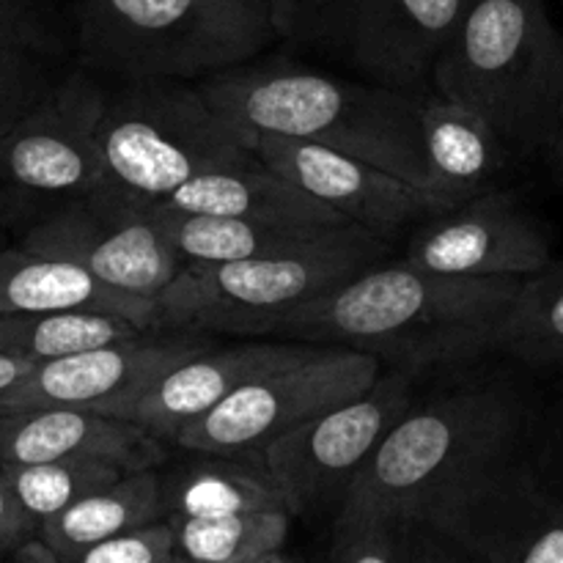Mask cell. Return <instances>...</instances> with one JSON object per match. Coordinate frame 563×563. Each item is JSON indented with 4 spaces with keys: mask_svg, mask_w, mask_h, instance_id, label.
Segmentation results:
<instances>
[{
    "mask_svg": "<svg viewBox=\"0 0 563 563\" xmlns=\"http://www.w3.org/2000/svg\"><path fill=\"white\" fill-rule=\"evenodd\" d=\"M539 412L517 377L484 374L416 396L352 482L335 517L429 520L445 500L526 454Z\"/></svg>",
    "mask_w": 563,
    "mask_h": 563,
    "instance_id": "1",
    "label": "cell"
},
{
    "mask_svg": "<svg viewBox=\"0 0 563 563\" xmlns=\"http://www.w3.org/2000/svg\"><path fill=\"white\" fill-rule=\"evenodd\" d=\"M520 284L432 273L405 258L377 262L291 311L267 335L366 350L418 372L454 366L471 333L493 322Z\"/></svg>",
    "mask_w": 563,
    "mask_h": 563,
    "instance_id": "2",
    "label": "cell"
},
{
    "mask_svg": "<svg viewBox=\"0 0 563 563\" xmlns=\"http://www.w3.org/2000/svg\"><path fill=\"white\" fill-rule=\"evenodd\" d=\"M198 86L245 130L339 148L432 192L418 99L291 60H247Z\"/></svg>",
    "mask_w": 563,
    "mask_h": 563,
    "instance_id": "3",
    "label": "cell"
},
{
    "mask_svg": "<svg viewBox=\"0 0 563 563\" xmlns=\"http://www.w3.org/2000/svg\"><path fill=\"white\" fill-rule=\"evenodd\" d=\"M432 91L478 110L511 154L544 152L563 93V36L544 0H473Z\"/></svg>",
    "mask_w": 563,
    "mask_h": 563,
    "instance_id": "4",
    "label": "cell"
},
{
    "mask_svg": "<svg viewBox=\"0 0 563 563\" xmlns=\"http://www.w3.org/2000/svg\"><path fill=\"white\" fill-rule=\"evenodd\" d=\"M280 0H77L91 66L121 82H203L280 38Z\"/></svg>",
    "mask_w": 563,
    "mask_h": 563,
    "instance_id": "5",
    "label": "cell"
},
{
    "mask_svg": "<svg viewBox=\"0 0 563 563\" xmlns=\"http://www.w3.org/2000/svg\"><path fill=\"white\" fill-rule=\"evenodd\" d=\"M253 135L218 113L198 82H124L99 130L102 185L93 196L148 212L203 170L253 157Z\"/></svg>",
    "mask_w": 563,
    "mask_h": 563,
    "instance_id": "6",
    "label": "cell"
},
{
    "mask_svg": "<svg viewBox=\"0 0 563 563\" xmlns=\"http://www.w3.org/2000/svg\"><path fill=\"white\" fill-rule=\"evenodd\" d=\"M385 240L363 225H335L317 242L229 264H185L157 297L163 330L269 333L322 291L383 262Z\"/></svg>",
    "mask_w": 563,
    "mask_h": 563,
    "instance_id": "7",
    "label": "cell"
},
{
    "mask_svg": "<svg viewBox=\"0 0 563 563\" xmlns=\"http://www.w3.org/2000/svg\"><path fill=\"white\" fill-rule=\"evenodd\" d=\"M473 0H280V33L330 49L363 80L412 99L432 93L434 64Z\"/></svg>",
    "mask_w": 563,
    "mask_h": 563,
    "instance_id": "8",
    "label": "cell"
},
{
    "mask_svg": "<svg viewBox=\"0 0 563 563\" xmlns=\"http://www.w3.org/2000/svg\"><path fill=\"white\" fill-rule=\"evenodd\" d=\"M383 357L352 346H317L311 355L242 385L223 405L174 440L192 454L262 462L264 449L322 412L366 394L383 374Z\"/></svg>",
    "mask_w": 563,
    "mask_h": 563,
    "instance_id": "9",
    "label": "cell"
},
{
    "mask_svg": "<svg viewBox=\"0 0 563 563\" xmlns=\"http://www.w3.org/2000/svg\"><path fill=\"white\" fill-rule=\"evenodd\" d=\"M418 368L396 366L357 399L311 418L264 449L262 465L286 495L295 517H313L333 509L350 495L385 434L416 399Z\"/></svg>",
    "mask_w": 563,
    "mask_h": 563,
    "instance_id": "10",
    "label": "cell"
},
{
    "mask_svg": "<svg viewBox=\"0 0 563 563\" xmlns=\"http://www.w3.org/2000/svg\"><path fill=\"white\" fill-rule=\"evenodd\" d=\"M423 522L471 563H563V487L528 454L484 473Z\"/></svg>",
    "mask_w": 563,
    "mask_h": 563,
    "instance_id": "11",
    "label": "cell"
},
{
    "mask_svg": "<svg viewBox=\"0 0 563 563\" xmlns=\"http://www.w3.org/2000/svg\"><path fill=\"white\" fill-rule=\"evenodd\" d=\"M108 102L93 77H66L0 135V179L64 203L93 196L102 185L99 130Z\"/></svg>",
    "mask_w": 563,
    "mask_h": 563,
    "instance_id": "12",
    "label": "cell"
},
{
    "mask_svg": "<svg viewBox=\"0 0 563 563\" xmlns=\"http://www.w3.org/2000/svg\"><path fill=\"white\" fill-rule=\"evenodd\" d=\"M22 247L69 258L104 284L152 300L185 267L152 214L104 196L64 203L27 231Z\"/></svg>",
    "mask_w": 563,
    "mask_h": 563,
    "instance_id": "13",
    "label": "cell"
},
{
    "mask_svg": "<svg viewBox=\"0 0 563 563\" xmlns=\"http://www.w3.org/2000/svg\"><path fill=\"white\" fill-rule=\"evenodd\" d=\"M405 262L467 278H528L553 262V236L511 190H493L412 229Z\"/></svg>",
    "mask_w": 563,
    "mask_h": 563,
    "instance_id": "14",
    "label": "cell"
},
{
    "mask_svg": "<svg viewBox=\"0 0 563 563\" xmlns=\"http://www.w3.org/2000/svg\"><path fill=\"white\" fill-rule=\"evenodd\" d=\"M209 346L214 341L203 330H143L113 344L38 361L14 388L0 394V412L36 407L104 412Z\"/></svg>",
    "mask_w": 563,
    "mask_h": 563,
    "instance_id": "15",
    "label": "cell"
},
{
    "mask_svg": "<svg viewBox=\"0 0 563 563\" xmlns=\"http://www.w3.org/2000/svg\"><path fill=\"white\" fill-rule=\"evenodd\" d=\"M253 154L341 218L383 240L443 212V203L432 192L322 143L256 132Z\"/></svg>",
    "mask_w": 563,
    "mask_h": 563,
    "instance_id": "16",
    "label": "cell"
},
{
    "mask_svg": "<svg viewBox=\"0 0 563 563\" xmlns=\"http://www.w3.org/2000/svg\"><path fill=\"white\" fill-rule=\"evenodd\" d=\"M319 344L302 341H242L229 346H209L181 366L170 368L152 385L121 399L104 416L126 418L148 429L165 443H174L185 427L223 405L242 385L262 374L311 355Z\"/></svg>",
    "mask_w": 563,
    "mask_h": 563,
    "instance_id": "17",
    "label": "cell"
},
{
    "mask_svg": "<svg viewBox=\"0 0 563 563\" xmlns=\"http://www.w3.org/2000/svg\"><path fill=\"white\" fill-rule=\"evenodd\" d=\"M53 460H108L126 471H148L168 460V445L126 418L88 407L0 412V465Z\"/></svg>",
    "mask_w": 563,
    "mask_h": 563,
    "instance_id": "18",
    "label": "cell"
},
{
    "mask_svg": "<svg viewBox=\"0 0 563 563\" xmlns=\"http://www.w3.org/2000/svg\"><path fill=\"white\" fill-rule=\"evenodd\" d=\"M0 311L113 313L143 330H163L157 300L115 289L69 258L44 256L22 245L0 251Z\"/></svg>",
    "mask_w": 563,
    "mask_h": 563,
    "instance_id": "19",
    "label": "cell"
},
{
    "mask_svg": "<svg viewBox=\"0 0 563 563\" xmlns=\"http://www.w3.org/2000/svg\"><path fill=\"white\" fill-rule=\"evenodd\" d=\"M421 132L429 185L443 209L498 187L511 148L478 110L432 91L421 99Z\"/></svg>",
    "mask_w": 563,
    "mask_h": 563,
    "instance_id": "20",
    "label": "cell"
},
{
    "mask_svg": "<svg viewBox=\"0 0 563 563\" xmlns=\"http://www.w3.org/2000/svg\"><path fill=\"white\" fill-rule=\"evenodd\" d=\"M165 209L201 214H225V218L262 220L275 225H346L350 220L341 218L322 201L308 196L286 176L275 174L273 168L253 157L242 163L223 165V168L203 170L201 176L187 181L165 203ZM357 225V223H355Z\"/></svg>",
    "mask_w": 563,
    "mask_h": 563,
    "instance_id": "21",
    "label": "cell"
},
{
    "mask_svg": "<svg viewBox=\"0 0 563 563\" xmlns=\"http://www.w3.org/2000/svg\"><path fill=\"white\" fill-rule=\"evenodd\" d=\"M159 473L165 520L229 517L247 511H289L286 495L262 462L240 456L192 454ZM295 517V515H291Z\"/></svg>",
    "mask_w": 563,
    "mask_h": 563,
    "instance_id": "22",
    "label": "cell"
},
{
    "mask_svg": "<svg viewBox=\"0 0 563 563\" xmlns=\"http://www.w3.org/2000/svg\"><path fill=\"white\" fill-rule=\"evenodd\" d=\"M504 355L528 368H563V258L522 278L509 306L467 341L465 361Z\"/></svg>",
    "mask_w": 563,
    "mask_h": 563,
    "instance_id": "23",
    "label": "cell"
},
{
    "mask_svg": "<svg viewBox=\"0 0 563 563\" xmlns=\"http://www.w3.org/2000/svg\"><path fill=\"white\" fill-rule=\"evenodd\" d=\"M165 520L157 467L130 471L110 487L77 500L38 526L36 539L58 559L71 561L97 544Z\"/></svg>",
    "mask_w": 563,
    "mask_h": 563,
    "instance_id": "24",
    "label": "cell"
},
{
    "mask_svg": "<svg viewBox=\"0 0 563 563\" xmlns=\"http://www.w3.org/2000/svg\"><path fill=\"white\" fill-rule=\"evenodd\" d=\"M163 234L185 264H229L269 253L295 251L322 240L335 225H275L262 220L225 218V214L179 212V209H148ZM350 225V223H346Z\"/></svg>",
    "mask_w": 563,
    "mask_h": 563,
    "instance_id": "25",
    "label": "cell"
},
{
    "mask_svg": "<svg viewBox=\"0 0 563 563\" xmlns=\"http://www.w3.org/2000/svg\"><path fill=\"white\" fill-rule=\"evenodd\" d=\"M179 563H247L284 550L291 511H247L229 517H170Z\"/></svg>",
    "mask_w": 563,
    "mask_h": 563,
    "instance_id": "26",
    "label": "cell"
},
{
    "mask_svg": "<svg viewBox=\"0 0 563 563\" xmlns=\"http://www.w3.org/2000/svg\"><path fill=\"white\" fill-rule=\"evenodd\" d=\"M143 333L135 322L113 313L55 311L3 313L0 311V352L27 361H53L71 352L93 350Z\"/></svg>",
    "mask_w": 563,
    "mask_h": 563,
    "instance_id": "27",
    "label": "cell"
},
{
    "mask_svg": "<svg viewBox=\"0 0 563 563\" xmlns=\"http://www.w3.org/2000/svg\"><path fill=\"white\" fill-rule=\"evenodd\" d=\"M0 467L9 476L20 504L38 526L130 473L108 460H53Z\"/></svg>",
    "mask_w": 563,
    "mask_h": 563,
    "instance_id": "28",
    "label": "cell"
},
{
    "mask_svg": "<svg viewBox=\"0 0 563 563\" xmlns=\"http://www.w3.org/2000/svg\"><path fill=\"white\" fill-rule=\"evenodd\" d=\"M9 563H179V559L174 550V533L163 520L97 544L71 561L58 559L47 544L31 539L11 553Z\"/></svg>",
    "mask_w": 563,
    "mask_h": 563,
    "instance_id": "29",
    "label": "cell"
},
{
    "mask_svg": "<svg viewBox=\"0 0 563 563\" xmlns=\"http://www.w3.org/2000/svg\"><path fill=\"white\" fill-rule=\"evenodd\" d=\"M328 563H401L399 520L335 517Z\"/></svg>",
    "mask_w": 563,
    "mask_h": 563,
    "instance_id": "30",
    "label": "cell"
},
{
    "mask_svg": "<svg viewBox=\"0 0 563 563\" xmlns=\"http://www.w3.org/2000/svg\"><path fill=\"white\" fill-rule=\"evenodd\" d=\"M25 47H0V135L9 132L44 97Z\"/></svg>",
    "mask_w": 563,
    "mask_h": 563,
    "instance_id": "31",
    "label": "cell"
},
{
    "mask_svg": "<svg viewBox=\"0 0 563 563\" xmlns=\"http://www.w3.org/2000/svg\"><path fill=\"white\" fill-rule=\"evenodd\" d=\"M401 563H471L440 528L423 520H399Z\"/></svg>",
    "mask_w": 563,
    "mask_h": 563,
    "instance_id": "32",
    "label": "cell"
},
{
    "mask_svg": "<svg viewBox=\"0 0 563 563\" xmlns=\"http://www.w3.org/2000/svg\"><path fill=\"white\" fill-rule=\"evenodd\" d=\"M38 522L25 511V506L16 498L9 476L0 467V555L14 553L22 544L36 539Z\"/></svg>",
    "mask_w": 563,
    "mask_h": 563,
    "instance_id": "33",
    "label": "cell"
},
{
    "mask_svg": "<svg viewBox=\"0 0 563 563\" xmlns=\"http://www.w3.org/2000/svg\"><path fill=\"white\" fill-rule=\"evenodd\" d=\"M38 42L36 22L20 0H0V47H33Z\"/></svg>",
    "mask_w": 563,
    "mask_h": 563,
    "instance_id": "34",
    "label": "cell"
},
{
    "mask_svg": "<svg viewBox=\"0 0 563 563\" xmlns=\"http://www.w3.org/2000/svg\"><path fill=\"white\" fill-rule=\"evenodd\" d=\"M542 465L550 476L563 487V399L548 416V427L542 432Z\"/></svg>",
    "mask_w": 563,
    "mask_h": 563,
    "instance_id": "35",
    "label": "cell"
},
{
    "mask_svg": "<svg viewBox=\"0 0 563 563\" xmlns=\"http://www.w3.org/2000/svg\"><path fill=\"white\" fill-rule=\"evenodd\" d=\"M33 366H36V361H27V357L5 355V352H0V394L14 388V385L20 383Z\"/></svg>",
    "mask_w": 563,
    "mask_h": 563,
    "instance_id": "36",
    "label": "cell"
},
{
    "mask_svg": "<svg viewBox=\"0 0 563 563\" xmlns=\"http://www.w3.org/2000/svg\"><path fill=\"white\" fill-rule=\"evenodd\" d=\"M544 157H548L555 181L563 187V130H559L553 137H550V143L544 146Z\"/></svg>",
    "mask_w": 563,
    "mask_h": 563,
    "instance_id": "37",
    "label": "cell"
},
{
    "mask_svg": "<svg viewBox=\"0 0 563 563\" xmlns=\"http://www.w3.org/2000/svg\"><path fill=\"white\" fill-rule=\"evenodd\" d=\"M247 563H295V561H291L289 555H284V550H275V553H267L262 555V559H253Z\"/></svg>",
    "mask_w": 563,
    "mask_h": 563,
    "instance_id": "38",
    "label": "cell"
},
{
    "mask_svg": "<svg viewBox=\"0 0 563 563\" xmlns=\"http://www.w3.org/2000/svg\"><path fill=\"white\" fill-rule=\"evenodd\" d=\"M559 130H563V93H561V104H559ZM555 130V132H559Z\"/></svg>",
    "mask_w": 563,
    "mask_h": 563,
    "instance_id": "39",
    "label": "cell"
},
{
    "mask_svg": "<svg viewBox=\"0 0 563 563\" xmlns=\"http://www.w3.org/2000/svg\"><path fill=\"white\" fill-rule=\"evenodd\" d=\"M561 399H563V390H561Z\"/></svg>",
    "mask_w": 563,
    "mask_h": 563,
    "instance_id": "40",
    "label": "cell"
}]
</instances>
